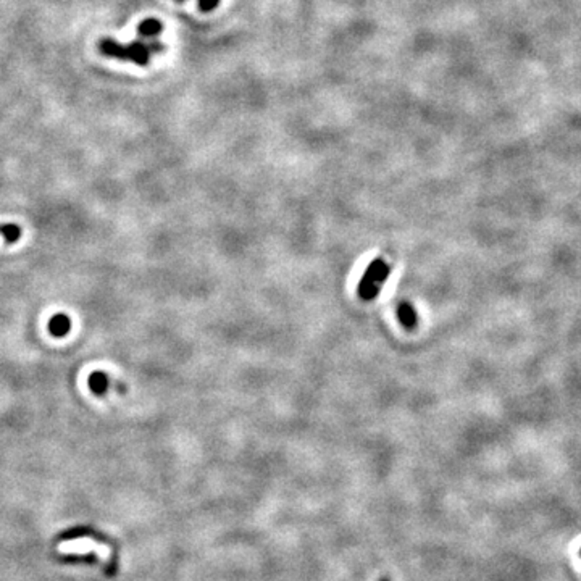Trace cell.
<instances>
[{
	"label": "cell",
	"mask_w": 581,
	"mask_h": 581,
	"mask_svg": "<svg viewBox=\"0 0 581 581\" xmlns=\"http://www.w3.org/2000/svg\"><path fill=\"white\" fill-rule=\"evenodd\" d=\"M398 317H399L400 325H402L405 330H413V328H415L417 323H418V317H417L415 309H413L412 305L407 304V302H402L399 305Z\"/></svg>",
	"instance_id": "cell-5"
},
{
	"label": "cell",
	"mask_w": 581,
	"mask_h": 581,
	"mask_svg": "<svg viewBox=\"0 0 581 581\" xmlns=\"http://www.w3.org/2000/svg\"><path fill=\"white\" fill-rule=\"evenodd\" d=\"M222 0H199V8L202 12H214L220 5Z\"/></svg>",
	"instance_id": "cell-9"
},
{
	"label": "cell",
	"mask_w": 581,
	"mask_h": 581,
	"mask_svg": "<svg viewBox=\"0 0 581 581\" xmlns=\"http://www.w3.org/2000/svg\"><path fill=\"white\" fill-rule=\"evenodd\" d=\"M147 44V47H149V51H151V53H160V52H164V44L160 42V40H157V39H152V40H149V42H146Z\"/></svg>",
	"instance_id": "cell-10"
},
{
	"label": "cell",
	"mask_w": 581,
	"mask_h": 581,
	"mask_svg": "<svg viewBox=\"0 0 581 581\" xmlns=\"http://www.w3.org/2000/svg\"><path fill=\"white\" fill-rule=\"evenodd\" d=\"M178 2H183V0H178Z\"/></svg>",
	"instance_id": "cell-12"
},
{
	"label": "cell",
	"mask_w": 581,
	"mask_h": 581,
	"mask_svg": "<svg viewBox=\"0 0 581 581\" xmlns=\"http://www.w3.org/2000/svg\"><path fill=\"white\" fill-rule=\"evenodd\" d=\"M101 52L103 55L118 58V60H129V47L116 42V40L112 38H105L101 40Z\"/></svg>",
	"instance_id": "cell-2"
},
{
	"label": "cell",
	"mask_w": 581,
	"mask_h": 581,
	"mask_svg": "<svg viewBox=\"0 0 581 581\" xmlns=\"http://www.w3.org/2000/svg\"><path fill=\"white\" fill-rule=\"evenodd\" d=\"M88 385H89V389H91L94 394L103 396L107 391H109V376H107V373L96 370L94 373H91V376H89Z\"/></svg>",
	"instance_id": "cell-6"
},
{
	"label": "cell",
	"mask_w": 581,
	"mask_h": 581,
	"mask_svg": "<svg viewBox=\"0 0 581 581\" xmlns=\"http://www.w3.org/2000/svg\"><path fill=\"white\" fill-rule=\"evenodd\" d=\"M162 31H164V25L155 18H147L138 26V34L141 38H157Z\"/></svg>",
	"instance_id": "cell-7"
},
{
	"label": "cell",
	"mask_w": 581,
	"mask_h": 581,
	"mask_svg": "<svg viewBox=\"0 0 581 581\" xmlns=\"http://www.w3.org/2000/svg\"><path fill=\"white\" fill-rule=\"evenodd\" d=\"M580 556H581V551H580Z\"/></svg>",
	"instance_id": "cell-13"
},
{
	"label": "cell",
	"mask_w": 581,
	"mask_h": 581,
	"mask_svg": "<svg viewBox=\"0 0 581 581\" xmlns=\"http://www.w3.org/2000/svg\"><path fill=\"white\" fill-rule=\"evenodd\" d=\"M129 60L136 63L139 66H147L149 60H151V51H149L147 44L142 39L133 40L129 44Z\"/></svg>",
	"instance_id": "cell-3"
},
{
	"label": "cell",
	"mask_w": 581,
	"mask_h": 581,
	"mask_svg": "<svg viewBox=\"0 0 581 581\" xmlns=\"http://www.w3.org/2000/svg\"><path fill=\"white\" fill-rule=\"evenodd\" d=\"M0 234H2L7 244H13L21 237V228L15 223L0 224Z\"/></svg>",
	"instance_id": "cell-8"
},
{
	"label": "cell",
	"mask_w": 581,
	"mask_h": 581,
	"mask_svg": "<svg viewBox=\"0 0 581 581\" xmlns=\"http://www.w3.org/2000/svg\"><path fill=\"white\" fill-rule=\"evenodd\" d=\"M378 581H391V580H389V578H387V576H381V578H380V580H378Z\"/></svg>",
	"instance_id": "cell-11"
},
{
	"label": "cell",
	"mask_w": 581,
	"mask_h": 581,
	"mask_svg": "<svg viewBox=\"0 0 581 581\" xmlns=\"http://www.w3.org/2000/svg\"><path fill=\"white\" fill-rule=\"evenodd\" d=\"M70 330H71V320L68 315L57 313L49 320V331H51L52 336L63 337L68 335Z\"/></svg>",
	"instance_id": "cell-4"
},
{
	"label": "cell",
	"mask_w": 581,
	"mask_h": 581,
	"mask_svg": "<svg viewBox=\"0 0 581 581\" xmlns=\"http://www.w3.org/2000/svg\"><path fill=\"white\" fill-rule=\"evenodd\" d=\"M391 267L383 259H376L368 265L359 283V296L363 300H375L381 292L385 281L389 278Z\"/></svg>",
	"instance_id": "cell-1"
}]
</instances>
